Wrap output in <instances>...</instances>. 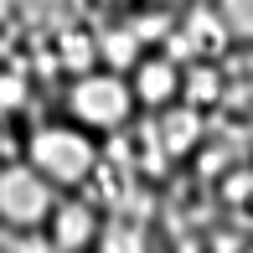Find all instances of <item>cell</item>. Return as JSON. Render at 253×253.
Instances as JSON below:
<instances>
[{
    "label": "cell",
    "mask_w": 253,
    "mask_h": 253,
    "mask_svg": "<svg viewBox=\"0 0 253 253\" xmlns=\"http://www.w3.org/2000/svg\"><path fill=\"white\" fill-rule=\"evenodd\" d=\"M98 227H103L98 202H88L83 191H62V202L52 207V217H47L42 233H47V248L52 253H93Z\"/></svg>",
    "instance_id": "cell-4"
},
{
    "label": "cell",
    "mask_w": 253,
    "mask_h": 253,
    "mask_svg": "<svg viewBox=\"0 0 253 253\" xmlns=\"http://www.w3.org/2000/svg\"><path fill=\"white\" fill-rule=\"evenodd\" d=\"M212 16H217L227 42L253 47V0H212Z\"/></svg>",
    "instance_id": "cell-9"
},
{
    "label": "cell",
    "mask_w": 253,
    "mask_h": 253,
    "mask_svg": "<svg viewBox=\"0 0 253 253\" xmlns=\"http://www.w3.org/2000/svg\"><path fill=\"white\" fill-rule=\"evenodd\" d=\"M150 134H155V145H160L166 160H186V155H197L202 140H207V114L191 109V103H170V109L155 114Z\"/></svg>",
    "instance_id": "cell-6"
},
{
    "label": "cell",
    "mask_w": 253,
    "mask_h": 253,
    "mask_svg": "<svg viewBox=\"0 0 253 253\" xmlns=\"http://www.w3.org/2000/svg\"><path fill=\"white\" fill-rule=\"evenodd\" d=\"M243 140H248V150H253V109H248V124H243Z\"/></svg>",
    "instance_id": "cell-12"
},
{
    "label": "cell",
    "mask_w": 253,
    "mask_h": 253,
    "mask_svg": "<svg viewBox=\"0 0 253 253\" xmlns=\"http://www.w3.org/2000/svg\"><path fill=\"white\" fill-rule=\"evenodd\" d=\"M62 109H67V119H73L78 129L109 140V134H124L134 124L140 103H134L129 73L88 67V73H73V83H67V93H62Z\"/></svg>",
    "instance_id": "cell-2"
},
{
    "label": "cell",
    "mask_w": 253,
    "mask_h": 253,
    "mask_svg": "<svg viewBox=\"0 0 253 253\" xmlns=\"http://www.w3.org/2000/svg\"><path fill=\"white\" fill-rule=\"evenodd\" d=\"M62 62L73 67V73H88V67H98V37H83V31L62 37Z\"/></svg>",
    "instance_id": "cell-10"
},
{
    "label": "cell",
    "mask_w": 253,
    "mask_h": 253,
    "mask_svg": "<svg viewBox=\"0 0 253 253\" xmlns=\"http://www.w3.org/2000/svg\"><path fill=\"white\" fill-rule=\"evenodd\" d=\"M62 191L26 160H0V233H42Z\"/></svg>",
    "instance_id": "cell-3"
},
{
    "label": "cell",
    "mask_w": 253,
    "mask_h": 253,
    "mask_svg": "<svg viewBox=\"0 0 253 253\" xmlns=\"http://www.w3.org/2000/svg\"><path fill=\"white\" fill-rule=\"evenodd\" d=\"M0 103H5V109H21V103H26V78L21 73H0Z\"/></svg>",
    "instance_id": "cell-11"
},
{
    "label": "cell",
    "mask_w": 253,
    "mask_h": 253,
    "mask_svg": "<svg viewBox=\"0 0 253 253\" xmlns=\"http://www.w3.org/2000/svg\"><path fill=\"white\" fill-rule=\"evenodd\" d=\"M26 166H37L57 191H83L103 166V145L73 119H42L26 134Z\"/></svg>",
    "instance_id": "cell-1"
},
{
    "label": "cell",
    "mask_w": 253,
    "mask_h": 253,
    "mask_svg": "<svg viewBox=\"0 0 253 253\" xmlns=\"http://www.w3.org/2000/svg\"><path fill=\"white\" fill-rule=\"evenodd\" d=\"M93 253H145V222L140 217H103Z\"/></svg>",
    "instance_id": "cell-8"
},
{
    "label": "cell",
    "mask_w": 253,
    "mask_h": 253,
    "mask_svg": "<svg viewBox=\"0 0 253 253\" xmlns=\"http://www.w3.org/2000/svg\"><path fill=\"white\" fill-rule=\"evenodd\" d=\"M181 83H186V67L170 52H145L140 62L129 67L134 103H140L145 114H160V109H170V103H181Z\"/></svg>",
    "instance_id": "cell-5"
},
{
    "label": "cell",
    "mask_w": 253,
    "mask_h": 253,
    "mask_svg": "<svg viewBox=\"0 0 253 253\" xmlns=\"http://www.w3.org/2000/svg\"><path fill=\"white\" fill-rule=\"evenodd\" d=\"M145 52H150L145 47V31H134V26H114V31L98 37V57H103L98 67H114V73H129Z\"/></svg>",
    "instance_id": "cell-7"
}]
</instances>
